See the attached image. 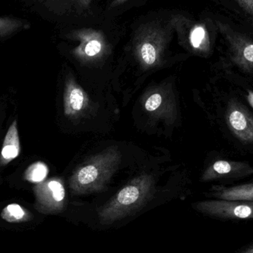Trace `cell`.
I'll return each mask as SVG.
<instances>
[{"label": "cell", "mask_w": 253, "mask_h": 253, "mask_svg": "<svg viewBox=\"0 0 253 253\" xmlns=\"http://www.w3.org/2000/svg\"><path fill=\"white\" fill-rule=\"evenodd\" d=\"M152 194L148 182L136 181L122 189L111 202L99 210V224L105 227L114 225L139 211Z\"/></svg>", "instance_id": "1"}, {"label": "cell", "mask_w": 253, "mask_h": 253, "mask_svg": "<svg viewBox=\"0 0 253 253\" xmlns=\"http://www.w3.org/2000/svg\"><path fill=\"white\" fill-rule=\"evenodd\" d=\"M31 13L45 19H64L85 11L92 0H19Z\"/></svg>", "instance_id": "2"}, {"label": "cell", "mask_w": 253, "mask_h": 253, "mask_svg": "<svg viewBox=\"0 0 253 253\" xmlns=\"http://www.w3.org/2000/svg\"><path fill=\"white\" fill-rule=\"evenodd\" d=\"M194 208L205 215L218 219H253V202H251L218 199L197 202Z\"/></svg>", "instance_id": "3"}, {"label": "cell", "mask_w": 253, "mask_h": 253, "mask_svg": "<svg viewBox=\"0 0 253 253\" xmlns=\"http://www.w3.org/2000/svg\"><path fill=\"white\" fill-rule=\"evenodd\" d=\"M218 28L228 43L230 57L235 65L246 72L253 71V41L232 29L227 24L217 22Z\"/></svg>", "instance_id": "4"}, {"label": "cell", "mask_w": 253, "mask_h": 253, "mask_svg": "<svg viewBox=\"0 0 253 253\" xmlns=\"http://www.w3.org/2000/svg\"><path fill=\"white\" fill-rule=\"evenodd\" d=\"M135 37L137 49L144 63L153 65L157 59L159 46L168 37L169 30L159 23H149L138 30Z\"/></svg>", "instance_id": "5"}, {"label": "cell", "mask_w": 253, "mask_h": 253, "mask_svg": "<svg viewBox=\"0 0 253 253\" xmlns=\"http://www.w3.org/2000/svg\"><path fill=\"white\" fill-rule=\"evenodd\" d=\"M34 191L35 208L39 212L44 214L58 213L63 209L65 190L59 180L42 181L34 187Z\"/></svg>", "instance_id": "6"}, {"label": "cell", "mask_w": 253, "mask_h": 253, "mask_svg": "<svg viewBox=\"0 0 253 253\" xmlns=\"http://www.w3.org/2000/svg\"><path fill=\"white\" fill-rule=\"evenodd\" d=\"M226 123L233 135L244 144L253 143V116L242 104L230 100L225 114Z\"/></svg>", "instance_id": "7"}, {"label": "cell", "mask_w": 253, "mask_h": 253, "mask_svg": "<svg viewBox=\"0 0 253 253\" xmlns=\"http://www.w3.org/2000/svg\"><path fill=\"white\" fill-rule=\"evenodd\" d=\"M170 25L179 34H185L190 45L196 51L207 53L211 49V37L206 24L193 22L184 16L172 18Z\"/></svg>", "instance_id": "8"}, {"label": "cell", "mask_w": 253, "mask_h": 253, "mask_svg": "<svg viewBox=\"0 0 253 253\" xmlns=\"http://www.w3.org/2000/svg\"><path fill=\"white\" fill-rule=\"evenodd\" d=\"M253 173V168L249 164L236 161L218 160L207 169L202 178L205 181H213L242 178Z\"/></svg>", "instance_id": "9"}, {"label": "cell", "mask_w": 253, "mask_h": 253, "mask_svg": "<svg viewBox=\"0 0 253 253\" xmlns=\"http://www.w3.org/2000/svg\"><path fill=\"white\" fill-rule=\"evenodd\" d=\"M20 141L18 131L17 121L13 122L4 136L0 154V166H5L19 156Z\"/></svg>", "instance_id": "10"}, {"label": "cell", "mask_w": 253, "mask_h": 253, "mask_svg": "<svg viewBox=\"0 0 253 253\" xmlns=\"http://www.w3.org/2000/svg\"><path fill=\"white\" fill-rule=\"evenodd\" d=\"M71 35L82 40V45L86 56L93 57L103 50L104 37L100 31L93 29H81L71 31Z\"/></svg>", "instance_id": "11"}, {"label": "cell", "mask_w": 253, "mask_h": 253, "mask_svg": "<svg viewBox=\"0 0 253 253\" xmlns=\"http://www.w3.org/2000/svg\"><path fill=\"white\" fill-rule=\"evenodd\" d=\"M212 196L218 199L253 202V183L230 187H217Z\"/></svg>", "instance_id": "12"}, {"label": "cell", "mask_w": 253, "mask_h": 253, "mask_svg": "<svg viewBox=\"0 0 253 253\" xmlns=\"http://www.w3.org/2000/svg\"><path fill=\"white\" fill-rule=\"evenodd\" d=\"M31 23L28 19L12 15H0V40L10 38L13 36L28 31Z\"/></svg>", "instance_id": "13"}, {"label": "cell", "mask_w": 253, "mask_h": 253, "mask_svg": "<svg viewBox=\"0 0 253 253\" xmlns=\"http://www.w3.org/2000/svg\"><path fill=\"white\" fill-rule=\"evenodd\" d=\"M0 215L4 221L11 224L27 222L33 218L31 212L18 204L7 205L3 208Z\"/></svg>", "instance_id": "14"}, {"label": "cell", "mask_w": 253, "mask_h": 253, "mask_svg": "<svg viewBox=\"0 0 253 253\" xmlns=\"http://www.w3.org/2000/svg\"><path fill=\"white\" fill-rule=\"evenodd\" d=\"M84 93L81 89L71 86L67 90L65 95V108L67 114L79 111L84 105Z\"/></svg>", "instance_id": "15"}, {"label": "cell", "mask_w": 253, "mask_h": 253, "mask_svg": "<svg viewBox=\"0 0 253 253\" xmlns=\"http://www.w3.org/2000/svg\"><path fill=\"white\" fill-rule=\"evenodd\" d=\"M48 173V168L45 164L37 162L30 165L24 172L23 179L34 184L44 181Z\"/></svg>", "instance_id": "16"}, {"label": "cell", "mask_w": 253, "mask_h": 253, "mask_svg": "<svg viewBox=\"0 0 253 253\" xmlns=\"http://www.w3.org/2000/svg\"><path fill=\"white\" fill-rule=\"evenodd\" d=\"M162 96L159 93H155L152 95L146 101L145 108L147 111H153L159 108L162 104Z\"/></svg>", "instance_id": "17"}, {"label": "cell", "mask_w": 253, "mask_h": 253, "mask_svg": "<svg viewBox=\"0 0 253 253\" xmlns=\"http://www.w3.org/2000/svg\"><path fill=\"white\" fill-rule=\"evenodd\" d=\"M247 13L253 16V0H236Z\"/></svg>", "instance_id": "18"}, {"label": "cell", "mask_w": 253, "mask_h": 253, "mask_svg": "<svg viewBox=\"0 0 253 253\" xmlns=\"http://www.w3.org/2000/svg\"><path fill=\"white\" fill-rule=\"evenodd\" d=\"M126 1H128V0H113L111 4V7H116L117 6L122 5V4L126 2Z\"/></svg>", "instance_id": "19"}, {"label": "cell", "mask_w": 253, "mask_h": 253, "mask_svg": "<svg viewBox=\"0 0 253 253\" xmlns=\"http://www.w3.org/2000/svg\"><path fill=\"white\" fill-rule=\"evenodd\" d=\"M247 99L249 102L250 105L253 108V91H248V96H247Z\"/></svg>", "instance_id": "20"}, {"label": "cell", "mask_w": 253, "mask_h": 253, "mask_svg": "<svg viewBox=\"0 0 253 253\" xmlns=\"http://www.w3.org/2000/svg\"><path fill=\"white\" fill-rule=\"evenodd\" d=\"M239 253H253V244L250 245V246L247 247V248L241 251Z\"/></svg>", "instance_id": "21"}]
</instances>
